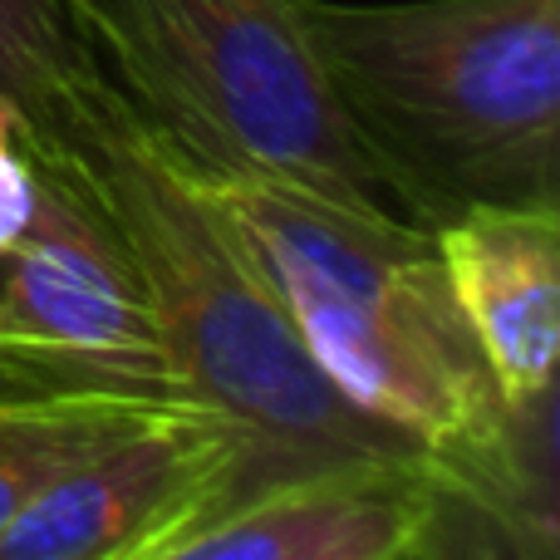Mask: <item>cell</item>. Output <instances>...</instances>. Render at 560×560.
Masks as SVG:
<instances>
[{
    "mask_svg": "<svg viewBox=\"0 0 560 560\" xmlns=\"http://www.w3.org/2000/svg\"><path fill=\"white\" fill-rule=\"evenodd\" d=\"M192 177L280 290L319 374L359 413L404 433L472 516L516 546L532 536L551 546L526 438L546 413L506 404L433 232L261 173L192 167Z\"/></svg>",
    "mask_w": 560,
    "mask_h": 560,
    "instance_id": "cell-1",
    "label": "cell"
},
{
    "mask_svg": "<svg viewBox=\"0 0 560 560\" xmlns=\"http://www.w3.org/2000/svg\"><path fill=\"white\" fill-rule=\"evenodd\" d=\"M349 138L394 212L560 202V0H300Z\"/></svg>",
    "mask_w": 560,
    "mask_h": 560,
    "instance_id": "cell-2",
    "label": "cell"
},
{
    "mask_svg": "<svg viewBox=\"0 0 560 560\" xmlns=\"http://www.w3.org/2000/svg\"><path fill=\"white\" fill-rule=\"evenodd\" d=\"M65 173L133 252L177 394L242 428L252 447L246 492L364 457L428 463L319 374L280 290L153 124L124 108Z\"/></svg>",
    "mask_w": 560,
    "mask_h": 560,
    "instance_id": "cell-3",
    "label": "cell"
},
{
    "mask_svg": "<svg viewBox=\"0 0 560 560\" xmlns=\"http://www.w3.org/2000/svg\"><path fill=\"white\" fill-rule=\"evenodd\" d=\"M143 124L192 167L398 217L349 138L300 0H65Z\"/></svg>",
    "mask_w": 560,
    "mask_h": 560,
    "instance_id": "cell-4",
    "label": "cell"
},
{
    "mask_svg": "<svg viewBox=\"0 0 560 560\" xmlns=\"http://www.w3.org/2000/svg\"><path fill=\"white\" fill-rule=\"evenodd\" d=\"M35 173V212L0 252V378L15 394L187 404L124 236L69 173Z\"/></svg>",
    "mask_w": 560,
    "mask_h": 560,
    "instance_id": "cell-5",
    "label": "cell"
},
{
    "mask_svg": "<svg viewBox=\"0 0 560 560\" xmlns=\"http://www.w3.org/2000/svg\"><path fill=\"white\" fill-rule=\"evenodd\" d=\"M252 487L242 428L167 404L65 472L5 536L0 560H167Z\"/></svg>",
    "mask_w": 560,
    "mask_h": 560,
    "instance_id": "cell-6",
    "label": "cell"
},
{
    "mask_svg": "<svg viewBox=\"0 0 560 560\" xmlns=\"http://www.w3.org/2000/svg\"><path fill=\"white\" fill-rule=\"evenodd\" d=\"M463 506L443 472L364 457L290 472L236 497L167 560H404L438 556L447 512Z\"/></svg>",
    "mask_w": 560,
    "mask_h": 560,
    "instance_id": "cell-7",
    "label": "cell"
},
{
    "mask_svg": "<svg viewBox=\"0 0 560 560\" xmlns=\"http://www.w3.org/2000/svg\"><path fill=\"white\" fill-rule=\"evenodd\" d=\"M453 295L506 404L546 413L560 345V202H477L433 226Z\"/></svg>",
    "mask_w": 560,
    "mask_h": 560,
    "instance_id": "cell-8",
    "label": "cell"
},
{
    "mask_svg": "<svg viewBox=\"0 0 560 560\" xmlns=\"http://www.w3.org/2000/svg\"><path fill=\"white\" fill-rule=\"evenodd\" d=\"M0 98L30 163L65 173L128 108L65 0H0Z\"/></svg>",
    "mask_w": 560,
    "mask_h": 560,
    "instance_id": "cell-9",
    "label": "cell"
},
{
    "mask_svg": "<svg viewBox=\"0 0 560 560\" xmlns=\"http://www.w3.org/2000/svg\"><path fill=\"white\" fill-rule=\"evenodd\" d=\"M167 404L118 394H20L0 398V536L84 457L124 438Z\"/></svg>",
    "mask_w": 560,
    "mask_h": 560,
    "instance_id": "cell-10",
    "label": "cell"
},
{
    "mask_svg": "<svg viewBox=\"0 0 560 560\" xmlns=\"http://www.w3.org/2000/svg\"><path fill=\"white\" fill-rule=\"evenodd\" d=\"M35 192H39V173L30 163L25 143H20V118L0 98V252L25 232L30 212H35Z\"/></svg>",
    "mask_w": 560,
    "mask_h": 560,
    "instance_id": "cell-11",
    "label": "cell"
},
{
    "mask_svg": "<svg viewBox=\"0 0 560 560\" xmlns=\"http://www.w3.org/2000/svg\"><path fill=\"white\" fill-rule=\"evenodd\" d=\"M0 398H20V394H15V388H10V384H5V378H0Z\"/></svg>",
    "mask_w": 560,
    "mask_h": 560,
    "instance_id": "cell-12",
    "label": "cell"
}]
</instances>
